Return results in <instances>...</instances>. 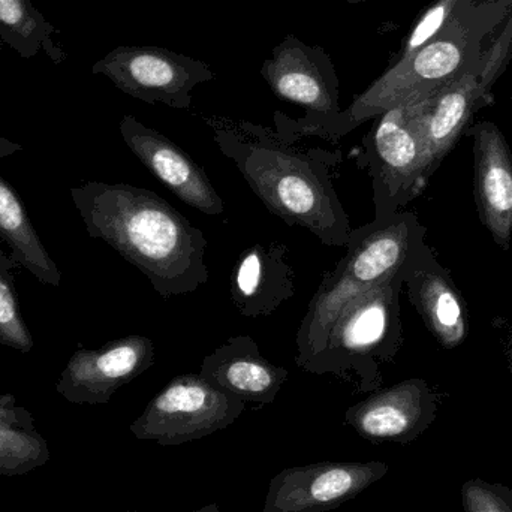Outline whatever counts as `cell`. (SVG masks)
Here are the masks:
<instances>
[{"label":"cell","instance_id":"cell-10","mask_svg":"<svg viewBox=\"0 0 512 512\" xmlns=\"http://www.w3.org/2000/svg\"><path fill=\"white\" fill-rule=\"evenodd\" d=\"M126 95L150 105L188 110L192 92L215 78L209 63L153 45H120L92 66Z\"/></svg>","mask_w":512,"mask_h":512},{"label":"cell","instance_id":"cell-13","mask_svg":"<svg viewBox=\"0 0 512 512\" xmlns=\"http://www.w3.org/2000/svg\"><path fill=\"white\" fill-rule=\"evenodd\" d=\"M439 405L441 394L429 382L406 379L351 406L343 423L372 444L408 445L429 430Z\"/></svg>","mask_w":512,"mask_h":512},{"label":"cell","instance_id":"cell-7","mask_svg":"<svg viewBox=\"0 0 512 512\" xmlns=\"http://www.w3.org/2000/svg\"><path fill=\"white\" fill-rule=\"evenodd\" d=\"M357 164L372 179L375 219L402 212L426 189L433 174L411 99L376 117Z\"/></svg>","mask_w":512,"mask_h":512},{"label":"cell","instance_id":"cell-1","mask_svg":"<svg viewBox=\"0 0 512 512\" xmlns=\"http://www.w3.org/2000/svg\"><path fill=\"white\" fill-rule=\"evenodd\" d=\"M213 140L265 209L285 224L312 233L322 245L346 248L352 227L334 189L342 153L297 147L276 129L245 120L207 117Z\"/></svg>","mask_w":512,"mask_h":512},{"label":"cell","instance_id":"cell-21","mask_svg":"<svg viewBox=\"0 0 512 512\" xmlns=\"http://www.w3.org/2000/svg\"><path fill=\"white\" fill-rule=\"evenodd\" d=\"M57 32L30 0H0V39L23 59L44 51L54 65L65 62V51L53 39Z\"/></svg>","mask_w":512,"mask_h":512},{"label":"cell","instance_id":"cell-22","mask_svg":"<svg viewBox=\"0 0 512 512\" xmlns=\"http://www.w3.org/2000/svg\"><path fill=\"white\" fill-rule=\"evenodd\" d=\"M14 259L0 246V343L15 351H32L35 342L24 322L14 280Z\"/></svg>","mask_w":512,"mask_h":512},{"label":"cell","instance_id":"cell-6","mask_svg":"<svg viewBox=\"0 0 512 512\" xmlns=\"http://www.w3.org/2000/svg\"><path fill=\"white\" fill-rule=\"evenodd\" d=\"M512 59V9L481 56L459 77L411 98L432 174L469 128L478 110L492 104L493 87Z\"/></svg>","mask_w":512,"mask_h":512},{"label":"cell","instance_id":"cell-15","mask_svg":"<svg viewBox=\"0 0 512 512\" xmlns=\"http://www.w3.org/2000/svg\"><path fill=\"white\" fill-rule=\"evenodd\" d=\"M403 286L427 330L445 349H456L465 343L469 334L465 300L450 271L439 264L426 242L409 261Z\"/></svg>","mask_w":512,"mask_h":512},{"label":"cell","instance_id":"cell-31","mask_svg":"<svg viewBox=\"0 0 512 512\" xmlns=\"http://www.w3.org/2000/svg\"><path fill=\"white\" fill-rule=\"evenodd\" d=\"M126 512H140V511H126Z\"/></svg>","mask_w":512,"mask_h":512},{"label":"cell","instance_id":"cell-30","mask_svg":"<svg viewBox=\"0 0 512 512\" xmlns=\"http://www.w3.org/2000/svg\"><path fill=\"white\" fill-rule=\"evenodd\" d=\"M2 45H3V42H2V39H0V50H2Z\"/></svg>","mask_w":512,"mask_h":512},{"label":"cell","instance_id":"cell-14","mask_svg":"<svg viewBox=\"0 0 512 512\" xmlns=\"http://www.w3.org/2000/svg\"><path fill=\"white\" fill-rule=\"evenodd\" d=\"M119 129L123 141L138 161L180 201L207 216L224 213V200L206 171L174 141L134 116L123 117Z\"/></svg>","mask_w":512,"mask_h":512},{"label":"cell","instance_id":"cell-18","mask_svg":"<svg viewBox=\"0 0 512 512\" xmlns=\"http://www.w3.org/2000/svg\"><path fill=\"white\" fill-rule=\"evenodd\" d=\"M200 375L243 402L270 405L288 381L285 367L262 357L258 343L249 336L228 339L204 357Z\"/></svg>","mask_w":512,"mask_h":512},{"label":"cell","instance_id":"cell-28","mask_svg":"<svg viewBox=\"0 0 512 512\" xmlns=\"http://www.w3.org/2000/svg\"><path fill=\"white\" fill-rule=\"evenodd\" d=\"M345 2H348V3H363V2H370V0H345Z\"/></svg>","mask_w":512,"mask_h":512},{"label":"cell","instance_id":"cell-19","mask_svg":"<svg viewBox=\"0 0 512 512\" xmlns=\"http://www.w3.org/2000/svg\"><path fill=\"white\" fill-rule=\"evenodd\" d=\"M0 239L11 249L15 264L26 268L42 285L57 286L62 273L42 245L26 206L11 183L0 176Z\"/></svg>","mask_w":512,"mask_h":512},{"label":"cell","instance_id":"cell-26","mask_svg":"<svg viewBox=\"0 0 512 512\" xmlns=\"http://www.w3.org/2000/svg\"><path fill=\"white\" fill-rule=\"evenodd\" d=\"M502 348H504L505 360H507L508 369L511 370L512 373V328L507 331V334L504 336V340H502Z\"/></svg>","mask_w":512,"mask_h":512},{"label":"cell","instance_id":"cell-25","mask_svg":"<svg viewBox=\"0 0 512 512\" xmlns=\"http://www.w3.org/2000/svg\"><path fill=\"white\" fill-rule=\"evenodd\" d=\"M23 146L14 141L8 140V138L0 135V159L8 158V156L14 155V153L21 152Z\"/></svg>","mask_w":512,"mask_h":512},{"label":"cell","instance_id":"cell-9","mask_svg":"<svg viewBox=\"0 0 512 512\" xmlns=\"http://www.w3.org/2000/svg\"><path fill=\"white\" fill-rule=\"evenodd\" d=\"M265 83L277 98L306 110L301 119L276 111L277 132L297 131L327 122L340 113V80L330 54L321 45H307L286 35L261 66Z\"/></svg>","mask_w":512,"mask_h":512},{"label":"cell","instance_id":"cell-2","mask_svg":"<svg viewBox=\"0 0 512 512\" xmlns=\"http://www.w3.org/2000/svg\"><path fill=\"white\" fill-rule=\"evenodd\" d=\"M87 234L134 265L162 298L192 294L209 282V242L156 192L128 183L87 182L71 189Z\"/></svg>","mask_w":512,"mask_h":512},{"label":"cell","instance_id":"cell-27","mask_svg":"<svg viewBox=\"0 0 512 512\" xmlns=\"http://www.w3.org/2000/svg\"><path fill=\"white\" fill-rule=\"evenodd\" d=\"M189 512H221V511H219L218 504H210V505H206V507L201 508V510L189 511Z\"/></svg>","mask_w":512,"mask_h":512},{"label":"cell","instance_id":"cell-16","mask_svg":"<svg viewBox=\"0 0 512 512\" xmlns=\"http://www.w3.org/2000/svg\"><path fill=\"white\" fill-rule=\"evenodd\" d=\"M474 138V189L478 215L499 248L512 240V155L498 126L480 122L466 129Z\"/></svg>","mask_w":512,"mask_h":512},{"label":"cell","instance_id":"cell-17","mask_svg":"<svg viewBox=\"0 0 512 512\" xmlns=\"http://www.w3.org/2000/svg\"><path fill=\"white\" fill-rule=\"evenodd\" d=\"M294 295L295 271L286 245L255 243L240 254L231 274V300L240 315H273Z\"/></svg>","mask_w":512,"mask_h":512},{"label":"cell","instance_id":"cell-29","mask_svg":"<svg viewBox=\"0 0 512 512\" xmlns=\"http://www.w3.org/2000/svg\"><path fill=\"white\" fill-rule=\"evenodd\" d=\"M480 3L499 2V0H477Z\"/></svg>","mask_w":512,"mask_h":512},{"label":"cell","instance_id":"cell-4","mask_svg":"<svg viewBox=\"0 0 512 512\" xmlns=\"http://www.w3.org/2000/svg\"><path fill=\"white\" fill-rule=\"evenodd\" d=\"M426 233L417 215L406 210L352 230L346 255L325 274L298 328L295 364L301 370L324 349L339 313L358 295L405 270Z\"/></svg>","mask_w":512,"mask_h":512},{"label":"cell","instance_id":"cell-11","mask_svg":"<svg viewBox=\"0 0 512 512\" xmlns=\"http://www.w3.org/2000/svg\"><path fill=\"white\" fill-rule=\"evenodd\" d=\"M390 471L384 462H321L291 466L268 483L262 512L336 510L381 481Z\"/></svg>","mask_w":512,"mask_h":512},{"label":"cell","instance_id":"cell-20","mask_svg":"<svg viewBox=\"0 0 512 512\" xmlns=\"http://www.w3.org/2000/svg\"><path fill=\"white\" fill-rule=\"evenodd\" d=\"M50 460L47 441L32 414L12 394L0 396V477H20Z\"/></svg>","mask_w":512,"mask_h":512},{"label":"cell","instance_id":"cell-12","mask_svg":"<svg viewBox=\"0 0 512 512\" xmlns=\"http://www.w3.org/2000/svg\"><path fill=\"white\" fill-rule=\"evenodd\" d=\"M155 345L146 336L113 340L99 349L78 348L60 373L56 391L74 405H105L155 363Z\"/></svg>","mask_w":512,"mask_h":512},{"label":"cell","instance_id":"cell-5","mask_svg":"<svg viewBox=\"0 0 512 512\" xmlns=\"http://www.w3.org/2000/svg\"><path fill=\"white\" fill-rule=\"evenodd\" d=\"M406 268L355 297L339 313L324 349L304 372L354 382L357 393H373L381 388V366L394 360L403 343L400 292Z\"/></svg>","mask_w":512,"mask_h":512},{"label":"cell","instance_id":"cell-8","mask_svg":"<svg viewBox=\"0 0 512 512\" xmlns=\"http://www.w3.org/2000/svg\"><path fill=\"white\" fill-rule=\"evenodd\" d=\"M246 402L210 384L200 373L174 378L131 424L140 441L177 447L200 441L236 423Z\"/></svg>","mask_w":512,"mask_h":512},{"label":"cell","instance_id":"cell-24","mask_svg":"<svg viewBox=\"0 0 512 512\" xmlns=\"http://www.w3.org/2000/svg\"><path fill=\"white\" fill-rule=\"evenodd\" d=\"M460 493L465 512H512V489L504 484L471 478Z\"/></svg>","mask_w":512,"mask_h":512},{"label":"cell","instance_id":"cell-3","mask_svg":"<svg viewBox=\"0 0 512 512\" xmlns=\"http://www.w3.org/2000/svg\"><path fill=\"white\" fill-rule=\"evenodd\" d=\"M511 9L512 0H469L435 38L408 59L393 63L336 117L309 128L277 134L291 143L304 137L340 140L367 120L454 80L481 56Z\"/></svg>","mask_w":512,"mask_h":512},{"label":"cell","instance_id":"cell-23","mask_svg":"<svg viewBox=\"0 0 512 512\" xmlns=\"http://www.w3.org/2000/svg\"><path fill=\"white\" fill-rule=\"evenodd\" d=\"M469 0H436L418 18L415 26L409 32L408 38L403 42L402 50L397 54L396 62L408 59L412 54L423 48L430 39L435 38L450 18L459 11L460 6Z\"/></svg>","mask_w":512,"mask_h":512}]
</instances>
